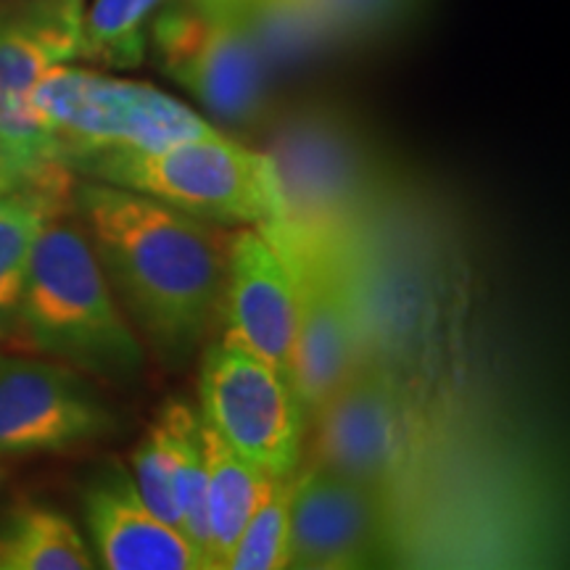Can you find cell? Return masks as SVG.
Here are the masks:
<instances>
[{"label":"cell","instance_id":"cell-1","mask_svg":"<svg viewBox=\"0 0 570 570\" xmlns=\"http://www.w3.org/2000/svg\"><path fill=\"white\" fill-rule=\"evenodd\" d=\"M71 206L142 344L164 365H185L219 320L230 233L85 177L75 183Z\"/></svg>","mask_w":570,"mask_h":570},{"label":"cell","instance_id":"cell-2","mask_svg":"<svg viewBox=\"0 0 570 570\" xmlns=\"http://www.w3.org/2000/svg\"><path fill=\"white\" fill-rule=\"evenodd\" d=\"M19 348L109 383H132L146 348L106 281L80 219L56 214L35 240L19 309Z\"/></svg>","mask_w":570,"mask_h":570},{"label":"cell","instance_id":"cell-3","mask_svg":"<svg viewBox=\"0 0 570 570\" xmlns=\"http://www.w3.org/2000/svg\"><path fill=\"white\" fill-rule=\"evenodd\" d=\"M63 164L85 180L117 185L223 227H267L283 217L269 156L219 130L156 151H85Z\"/></svg>","mask_w":570,"mask_h":570},{"label":"cell","instance_id":"cell-4","mask_svg":"<svg viewBox=\"0 0 570 570\" xmlns=\"http://www.w3.org/2000/svg\"><path fill=\"white\" fill-rule=\"evenodd\" d=\"M148 51L177 88L233 132H254L275 114V75L233 6L169 0Z\"/></svg>","mask_w":570,"mask_h":570},{"label":"cell","instance_id":"cell-5","mask_svg":"<svg viewBox=\"0 0 570 570\" xmlns=\"http://www.w3.org/2000/svg\"><path fill=\"white\" fill-rule=\"evenodd\" d=\"M269 233L288 262L296 288V341L291 383L306 423L365 365L356 267L348 238L302 233L275 223Z\"/></svg>","mask_w":570,"mask_h":570},{"label":"cell","instance_id":"cell-6","mask_svg":"<svg viewBox=\"0 0 570 570\" xmlns=\"http://www.w3.org/2000/svg\"><path fill=\"white\" fill-rule=\"evenodd\" d=\"M267 148L281 188V223L302 233L348 238L365 223L381 180L370 148L346 117L304 106L267 122Z\"/></svg>","mask_w":570,"mask_h":570},{"label":"cell","instance_id":"cell-7","mask_svg":"<svg viewBox=\"0 0 570 570\" xmlns=\"http://www.w3.org/2000/svg\"><path fill=\"white\" fill-rule=\"evenodd\" d=\"M32 104L59 142L61 161L85 151H156L217 132L209 119L148 82L56 63L35 85Z\"/></svg>","mask_w":570,"mask_h":570},{"label":"cell","instance_id":"cell-8","mask_svg":"<svg viewBox=\"0 0 570 570\" xmlns=\"http://www.w3.org/2000/svg\"><path fill=\"white\" fill-rule=\"evenodd\" d=\"M202 420L238 458L273 479L296 473L306 415L291 377L259 356L214 341L198 373Z\"/></svg>","mask_w":570,"mask_h":570},{"label":"cell","instance_id":"cell-9","mask_svg":"<svg viewBox=\"0 0 570 570\" xmlns=\"http://www.w3.org/2000/svg\"><path fill=\"white\" fill-rule=\"evenodd\" d=\"M312 460L391 504L407 487L415 436L412 407L389 367L365 362L317 415Z\"/></svg>","mask_w":570,"mask_h":570},{"label":"cell","instance_id":"cell-10","mask_svg":"<svg viewBox=\"0 0 570 570\" xmlns=\"http://www.w3.org/2000/svg\"><path fill=\"white\" fill-rule=\"evenodd\" d=\"M117 431V412L80 370L0 352V458L67 452Z\"/></svg>","mask_w":570,"mask_h":570},{"label":"cell","instance_id":"cell-11","mask_svg":"<svg viewBox=\"0 0 570 570\" xmlns=\"http://www.w3.org/2000/svg\"><path fill=\"white\" fill-rule=\"evenodd\" d=\"M394 510L360 483L309 462L291 475L288 568H370L386 558Z\"/></svg>","mask_w":570,"mask_h":570},{"label":"cell","instance_id":"cell-12","mask_svg":"<svg viewBox=\"0 0 570 570\" xmlns=\"http://www.w3.org/2000/svg\"><path fill=\"white\" fill-rule=\"evenodd\" d=\"M219 317L225 344L259 356L291 377L296 341V288L288 262L267 230L230 233Z\"/></svg>","mask_w":570,"mask_h":570},{"label":"cell","instance_id":"cell-13","mask_svg":"<svg viewBox=\"0 0 570 570\" xmlns=\"http://www.w3.org/2000/svg\"><path fill=\"white\" fill-rule=\"evenodd\" d=\"M82 518L96 566L109 570L204 568L188 539L142 502L132 473L122 462H106L92 470L82 487Z\"/></svg>","mask_w":570,"mask_h":570},{"label":"cell","instance_id":"cell-14","mask_svg":"<svg viewBox=\"0 0 570 570\" xmlns=\"http://www.w3.org/2000/svg\"><path fill=\"white\" fill-rule=\"evenodd\" d=\"M80 21L77 0L0 3V88L32 96L48 69L80 59Z\"/></svg>","mask_w":570,"mask_h":570},{"label":"cell","instance_id":"cell-15","mask_svg":"<svg viewBox=\"0 0 570 570\" xmlns=\"http://www.w3.org/2000/svg\"><path fill=\"white\" fill-rule=\"evenodd\" d=\"M75 173L0 196V344L19 348V309L35 240L56 214L71 209Z\"/></svg>","mask_w":570,"mask_h":570},{"label":"cell","instance_id":"cell-16","mask_svg":"<svg viewBox=\"0 0 570 570\" xmlns=\"http://www.w3.org/2000/svg\"><path fill=\"white\" fill-rule=\"evenodd\" d=\"M206 452V529H209V570H225L233 547L238 544L248 518L267 494L273 475L256 470L233 452L202 420Z\"/></svg>","mask_w":570,"mask_h":570},{"label":"cell","instance_id":"cell-17","mask_svg":"<svg viewBox=\"0 0 570 570\" xmlns=\"http://www.w3.org/2000/svg\"><path fill=\"white\" fill-rule=\"evenodd\" d=\"M273 75L341 51L317 0H238L233 6Z\"/></svg>","mask_w":570,"mask_h":570},{"label":"cell","instance_id":"cell-18","mask_svg":"<svg viewBox=\"0 0 570 570\" xmlns=\"http://www.w3.org/2000/svg\"><path fill=\"white\" fill-rule=\"evenodd\" d=\"M90 547L61 510L17 502L0 510V570H88Z\"/></svg>","mask_w":570,"mask_h":570},{"label":"cell","instance_id":"cell-19","mask_svg":"<svg viewBox=\"0 0 570 570\" xmlns=\"http://www.w3.org/2000/svg\"><path fill=\"white\" fill-rule=\"evenodd\" d=\"M159 425L164 428L173 460V489L180 510V533L188 539L198 558L206 566L209 550V529H206V452L202 436V415L183 399H173L159 410Z\"/></svg>","mask_w":570,"mask_h":570},{"label":"cell","instance_id":"cell-20","mask_svg":"<svg viewBox=\"0 0 570 570\" xmlns=\"http://www.w3.org/2000/svg\"><path fill=\"white\" fill-rule=\"evenodd\" d=\"M169 0H90L82 6L80 59L135 69L148 53L151 27Z\"/></svg>","mask_w":570,"mask_h":570},{"label":"cell","instance_id":"cell-21","mask_svg":"<svg viewBox=\"0 0 570 570\" xmlns=\"http://www.w3.org/2000/svg\"><path fill=\"white\" fill-rule=\"evenodd\" d=\"M294 475V473H291ZM291 475L269 481L267 494L248 518L225 570H277L288 568V508Z\"/></svg>","mask_w":570,"mask_h":570},{"label":"cell","instance_id":"cell-22","mask_svg":"<svg viewBox=\"0 0 570 570\" xmlns=\"http://www.w3.org/2000/svg\"><path fill=\"white\" fill-rule=\"evenodd\" d=\"M425 0H317L338 48L386 42L415 21Z\"/></svg>","mask_w":570,"mask_h":570},{"label":"cell","instance_id":"cell-23","mask_svg":"<svg viewBox=\"0 0 570 570\" xmlns=\"http://www.w3.org/2000/svg\"><path fill=\"white\" fill-rule=\"evenodd\" d=\"M0 148L30 169L61 161L56 135L35 109L32 96H19L6 88H0Z\"/></svg>","mask_w":570,"mask_h":570},{"label":"cell","instance_id":"cell-24","mask_svg":"<svg viewBox=\"0 0 570 570\" xmlns=\"http://www.w3.org/2000/svg\"><path fill=\"white\" fill-rule=\"evenodd\" d=\"M132 481L154 515L180 531V510H177L173 489V460H169L167 436H164L159 420H154L146 436L135 446Z\"/></svg>","mask_w":570,"mask_h":570},{"label":"cell","instance_id":"cell-25","mask_svg":"<svg viewBox=\"0 0 570 570\" xmlns=\"http://www.w3.org/2000/svg\"><path fill=\"white\" fill-rule=\"evenodd\" d=\"M63 173H71V169L61 161L48 164V167L42 169H30L24 167V164H19L17 159H11V156L0 148V196L13 194V190L27 188V185L53 180V177H59Z\"/></svg>","mask_w":570,"mask_h":570},{"label":"cell","instance_id":"cell-26","mask_svg":"<svg viewBox=\"0 0 570 570\" xmlns=\"http://www.w3.org/2000/svg\"><path fill=\"white\" fill-rule=\"evenodd\" d=\"M202 3H214V6H235L238 0H202Z\"/></svg>","mask_w":570,"mask_h":570},{"label":"cell","instance_id":"cell-27","mask_svg":"<svg viewBox=\"0 0 570 570\" xmlns=\"http://www.w3.org/2000/svg\"><path fill=\"white\" fill-rule=\"evenodd\" d=\"M3 475H6V470H3V468H0V483H3Z\"/></svg>","mask_w":570,"mask_h":570},{"label":"cell","instance_id":"cell-28","mask_svg":"<svg viewBox=\"0 0 570 570\" xmlns=\"http://www.w3.org/2000/svg\"><path fill=\"white\" fill-rule=\"evenodd\" d=\"M77 3H82V0H77Z\"/></svg>","mask_w":570,"mask_h":570}]
</instances>
